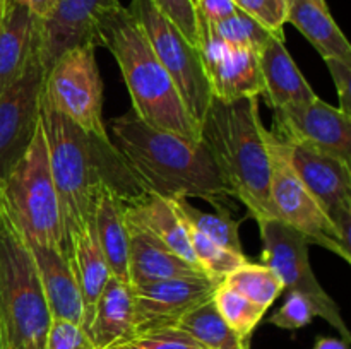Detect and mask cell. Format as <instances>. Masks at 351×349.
Listing matches in <instances>:
<instances>
[{
  "instance_id": "1",
  "label": "cell",
  "mask_w": 351,
  "mask_h": 349,
  "mask_svg": "<svg viewBox=\"0 0 351 349\" xmlns=\"http://www.w3.org/2000/svg\"><path fill=\"white\" fill-rule=\"evenodd\" d=\"M40 116L60 202L67 253L69 240L93 222L96 202L103 192H115L127 205L146 192L130 173L110 137L101 139L79 129L45 99L43 91Z\"/></svg>"
},
{
  "instance_id": "2",
  "label": "cell",
  "mask_w": 351,
  "mask_h": 349,
  "mask_svg": "<svg viewBox=\"0 0 351 349\" xmlns=\"http://www.w3.org/2000/svg\"><path fill=\"white\" fill-rule=\"evenodd\" d=\"M113 146L146 194L168 201L204 198L221 202L230 188L201 139H189L147 125L134 112L113 118Z\"/></svg>"
},
{
  "instance_id": "3",
  "label": "cell",
  "mask_w": 351,
  "mask_h": 349,
  "mask_svg": "<svg viewBox=\"0 0 351 349\" xmlns=\"http://www.w3.org/2000/svg\"><path fill=\"white\" fill-rule=\"evenodd\" d=\"M199 130L232 197L245 205L256 222L276 219L269 194V130L261 120L259 98H213Z\"/></svg>"
},
{
  "instance_id": "4",
  "label": "cell",
  "mask_w": 351,
  "mask_h": 349,
  "mask_svg": "<svg viewBox=\"0 0 351 349\" xmlns=\"http://www.w3.org/2000/svg\"><path fill=\"white\" fill-rule=\"evenodd\" d=\"M98 47H105L119 64L137 118L156 129L201 139L199 125L185 108L177 86L158 60L143 27L122 3L99 21Z\"/></svg>"
},
{
  "instance_id": "5",
  "label": "cell",
  "mask_w": 351,
  "mask_h": 349,
  "mask_svg": "<svg viewBox=\"0 0 351 349\" xmlns=\"http://www.w3.org/2000/svg\"><path fill=\"white\" fill-rule=\"evenodd\" d=\"M50 322L33 252L0 198V332L3 349H45Z\"/></svg>"
},
{
  "instance_id": "6",
  "label": "cell",
  "mask_w": 351,
  "mask_h": 349,
  "mask_svg": "<svg viewBox=\"0 0 351 349\" xmlns=\"http://www.w3.org/2000/svg\"><path fill=\"white\" fill-rule=\"evenodd\" d=\"M0 198L27 245L53 246L65 253L64 221L41 116L29 149L0 183Z\"/></svg>"
},
{
  "instance_id": "7",
  "label": "cell",
  "mask_w": 351,
  "mask_h": 349,
  "mask_svg": "<svg viewBox=\"0 0 351 349\" xmlns=\"http://www.w3.org/2000/svg\"><path fill=\"white\" fill-rule=\"evenodd\" d=\"M127 9L143 27L158 60L177 86L178 94L184 99L192 120L201 127L213 99V92L199 50L189 43L178 27L149 0H132Z\"/></svg>"
},
{
  "instance_id": "8",
  "label": "cell",
  "mask_w": 351,
  "mask_h": 349,
  "mask_svg": "<svg viewBox=\"0 0 351 349\" xmlns=\"http://www.w3.org/2000/svg\"><path fill=\"white\" fill-rule=\"evenodd\" d=\"M95 50L86 44L62 53L45 72L43 96L79 129L108 139L103 120V82Z\"/></svg>"
},
{
  "instance_id": "9",
  "label": "cell",
  "mask_w": 351,
  "mask_h": 349,
  "mask_svg": "<svg viewBox=\"0 0 351 349\" xmlns=\"http://www.w3.org/2000/svg\"><path fill=\"white\" fill-rule=\"evenodd\" d=\"M263 243V263L273 269L283 283L285 293H300L314 303L317 317L324 318L331 327L350 342L351 335L339 307L321 286L311 266V242L305 235L280 219H264L257 222Z\"/></svg>"
},
{
  "instance_id": "10",
  "label": "cell",
  "mask_w": 351,
  "mask_h": 349,
  "mask_svg": "<svg viewBox=\"0 0 351 349\" xmlns=\"http://www.w3.org/2000/svg\"><path fill=\"white\" fill-rule=\"evenodd\" d=\"M271 204L276 219L305 235L311 245H319L351 263V252L343 246L335 224L314 195L307 190L288 163L285 147L269 132Z\"/></svg>"
},
{
  "instance_id": "11",
  "label": "cell",
  "mask_w": 351,
  "mask_h": 349,
  "mask_svg": "<svg viewBox=\"0 0 351 349\" xmlns=\"http://www.w3.org/2000/svg\"><path fill=\"white\" fill-rule=\"evenodd\" d=\"M281 142V140H280ZM288 163L321 204L335 224L343 246L351 252V170L348 161L315 147L297 142H281Z\"/></svg>"
},
{
  "instance_id": "12",
  "label": "cell",
  "mask_w": 351,
  "mask_h": 349,
  "mask_svg": "<svg viewBox=\"0 0 351 349\" xmlns=\"http://www.w3.org/2000/svg\"><path fill=\"white\" fill-rule=\"evenodd\" d=\"M45 70L40 58L0 94V183L26 154L40 127Z\"/></svg>"
},
{
  "instance_id": "13",
  "label": "cell",
  "mask_w": 351,
  "mask_h": 349,
  "mask_svg": "<svg viewBox=\"0 0 351 349\" xmlns=\"http://www.w3.org/2000/svg\"><path fill=\"white\" fill-rule=\"evenodd\" d=\"M219 284L221 281L199 272L134 287L132 335L177 327L184 315L211 300Z\"/></svg>"
},
{
  "instance_id": "14",
  "label": "cell",
  "mask_w": 351,
  "mask_h": 349,
  "mask_svg": "<svg viewBox=\"0 0 351 349\" xmlns=\"http://www.w3.org/2000/svg\"><path fill=\"white\" fill-rule=\"evenodd\" d=\"M273 133L281 142H297L335 154L341 159L351 157V116L319 96L300 106L273 109Z\"/></svg>"
},
{
  "instance_id": "15",
  "label": "cell",
  "mask_w": 351,
  "mask_h": 349,
  "mask_svg": "<svg viewBox=\"0 0 351 349\" xmlns=\"http://www.w3.org/2000/svg\"><path fill=\"white\" fill-rule=\"evenodd\" d=\"M119 5V0H57L48 16L40 19L38 55L43 70L72 48H98L99 21Z\"/></svg>"
},
{
  "instance_id": "16",
  "label": "cell",
  "mask_w": 351,
  "mask_h": 349,
  "mask_svg": "<svg viewBox=\"0 0 351 349\" xmlns=\"http://www.w3.org/2000/svg\"><path fill=\"white\" fill-rule=\"evenodd\" d=\"M199 53L204 64L213 98L237 101L243 98H261L264 81L259 55L245 48H237L199 27Z\"/></svg>"
},
{
  "instance_id": "17",
  "label": "cell",
  "mask_w": 351,
  "mask_h": 349,
  "mask_svg": "<svg viewBox=\"0 0 351 349\" xmlns=\"http://www.w3.org/2000/svg\"><path fill=\"white\" fill-rule=\"evenodd\" d=\"M40 17L17 0H0V94L40 58Z\"/></svg>"
},
{
  "instance_id": "18",
  "label": "cell",
  "mask_w": 351,
  "mask_h": 349,
  "mask_svg": "<svg viewBox=\"0 0 351 349\" xmlns=\"http://www.w3.org/2000/svg\"><path fill=\"white\" fill-rule=\"evenodd\" d=\"M264 98L273 109L300 106L314 99L315 92L285 44V36H273L259 53Z\"/></svg>"
},
{
  "instance_id": "19",
  "label": "cell",
  "mask_w": 351,
  "mask_h": 349,
  "mask_svg": "<svg viewBox=\"0 0 351 349\" xmlns=\"http://www.w3.org/2000/svg\"><path fill=\"white\" fill-rule=\"evenodd\" d=\"M51 318L82 324V296L69 257L60 248L29 245Z\"/></svg>"
},
{
  "instance_id": "20",
  "label": "cell",
  "mask_w": 351,
  "mask_h": 349,
  "mask_svg": "<svg viewBox=\"0 0 351 349\" xmlns=\"http://www.w3.org/2000/svg\"><path fill=\"white\" fill-rule=\"evenodd\" d=\"M127 229H129V283L132 284V287L202 272L199 267L182 259L178 253L149 235L146 229L132 224H127Z\"/></svg>"
},
{
  "instance_id": "21",
  "label": "cell",
  "mask_w": 351,
  "mask_h": 349,
  "mask_svg": "<svg viewBox=\"0 0 351 349\" xmlns=\"http://www.w3.org/2000/svg\"><path fill=\"white\" fill-rule=\"evenodd\" d=\"M134 332V287L112 276L93 310L86 334L96 349H110Z\"/></svg>"
},
{
  "instance_id": "22",
  "label": "cell",
  "mask_w": 351,
  "mask_h": 349,
  "mask_svg": "<svg viewBox=\"0 0 351 349\" xmlns=\"http://www.w3.org/2000/svg\"><path fill=\"white\" fill-rule=\"evenodd\" d=\"M125 221L127 224L146 229L149 235H153L163 245L178 253L182 259L199 267L194 259V253H192L187 229H185L178 212L175 211L171 201L160 197V195L144 194L134 204L125 205Z\"/></svg>"
},
{
  "instance_id": "23",
  "label": "cell",
  "mask_w": 351,
  "mask_h": 349,
  "mask_svg": "<svg viewBox=\"0 0 351 349\" xmlns=\"http://www.w3.org/2000/svg\"><path fill=\"white\" fill-rule=\"evenodd\" d=\"M287 23L297 27L322 60L351 62V44L332 19L326 0H288Z\"/></svg>"
},
{
  "instance_id": "24",
  "label": "cell",
  "mask_w": 351,
  "mask_h": 349,
  "mask_svg": "<svg viewBox=\"0 0 351 349\" xmlns=\"http://www.w3.org/2000/svg\"><path fill=\"white\" fill-rule=\"evenodd\" d=\"M67 257L71 260V266L77 277L79 289L82 296V328L86 331L89 320H91L93 310L101 294L103 287L106 286L112 272L108 269L101 248H99L98 238H96L95 222H89L88 226L75 233L69 240Z\"/></svg>"
},
{
  "instance_id": "25",
  "label": "cell",
  "mask_w": 351,
  "mask_h": 349,
  "mask_svg": "<svg viewBox=\"0 0 351 349\" xmlns=\"http://www.w3.org/2000/svg\"><path fill=\"white\" fill-rule=\"evenodd\" d=\"M125 205L119 194L105 190L96 202L93 222L99 248L112 276L129 283V229L125 222Z\"/></svg>"
},
{
  "instance_id": "26",
  "label": "cell",
  "mask_w": 351,
  "mask_h": 349,
  "mask_svg": "<svg viewBox=\"0 0 351 349\" xmlns=\"http://www.w3.org/2000/svg\"><path fill=\"white\" fill-rule=\"evenodd\" d=\"M177 328L191 335L199 346L213 349H250V342L228 327L215 301L208 300L180 318Z\"/></svg>"
},
{
  "instance_id": "27",
  "label": "cell",
  "mask_w": 351,
  "mask_h": 349,
  "mask_svg": "<svg viewBox=\"0 0 351 349\" xmlns=\"http://www.w3.org/2000/svg\"><path fill=\"white\" fill-rule=\"evenodd\" d=\"M175 211L178 212L182 221L191 228L197 229L209 240L216 242L218 245L225 246V248L232 250V252L243 253L242 240H240L239 228L240 219H233L232 212L221 204V202H215V211L206 212L192 205L187 202V198H177L171 201Z\"/></svg>"
},
{
  "instance_id": "28",
  "label": "cell",
  "mask_w": 351,
  "mask_h": 349,
  "mask_svg": "<svg viewBox=\"0 0 351 349\" xmlns=\"http://www.w3.org/2000/svg\"><path fill=\"white\" fill-rule=\"evenodd\" d=\"M223 284L235 289L252 303L263 307L264 310H269L271 305L285 291L283 283L276 272L264 263H243L230 272L223 279Z\"/></svg>"
},
{
  "instance_id": "29",
  "label": "cell",
  "mask_w": 351,
  "mask_h": 349,
  "mask_svg": "<svg viewBox=\"0 0 351 349\" xmlns=\"http://www.w3.org/2000/svg\"><path fill=\"white\" fill-rule=\"evenodd\" d=\"M213 301H215L223 320L228 324V327L233 332H237L240 337L250 342V335L256 331V327L263 320L267 310L252 303L245 296H242V294L237 293L235 289H232V287L223 283L216 287L215 294H213Z\"/></svg>"
},
{
  "instance_id": "30",
  "label": "cell",
  "mask_w": 351,
  "mask_h": 349,
  "mask_svg": "<svg viewBox=\"0 0 351 349\" xmlns=\"http://www.w3.org/2000/svg\"><path fill=\"white\" fill-rule=\"evenodd\" d=\"M199 27H204L213 36L232 44V47L245 48V50L254 51L257 55L261 53V50L266 47L271 38L276 36L267 27H264L263 24L257 23L254 17L242 12L240 9L221 23L213 24V26L199 23Z\"/></svg>"
},
{
  "instance_id": "31",
  "label": "cell",
  "mask_w": 351,
  "mask_h": 349,
  "mask_svg": "<svg viewBox=\"0 0 351 349\" xmlns=\"http://www.w3.org/2000/svg\"><path fill=\"white\" fill-rule=\"evenodd\" d=\"M185 229H187V236L189 242H191L195 262L201 267L202 272L208 274L213 279H218L223 283V279H225L230 272H233L237 267L249 262L245 253L232 252V250L218 245V243L213 242L208 236H204L202 233H199L197 229L191 228V226L187 224H185Z\"/></svg>"
},
{
  "instance_id": "32",
  "label": "cell",
  "mask_w": 351,
  "mask_h": 349,
  "mask_svg": "<svg viewBox=\"0 0 351 349\" xmlns=\"http://www.w3.org/2000/svg\"><path fill=\"white\" fill-rule=\"evenodd\" d=\"M201 346L177 327L130 335L110 349H199Z\"/></svg>"
},
{
  "instance_id": "33",
  "label": "cell",
  "mask_w": 351,
  "mask_h": 349,
  "mask_svg": "<svg viewBox=\"0 0 351 349\" xmlns=\"http://www.w3.org/2000/svg\"><path fill=\"white\" fill-rule=\"evenodd\" d=\"M317 317L314 303L300 293H287L285 303L269 317V324L283 331H300Z\"/></svg>"
},
{
  "instance_id": "34",
  "label": "cell",
  "mask_w": 351,
  "mask_h": 349,
  "mask_svg": "<svg viewBox=\"0 0 351 349\" xmlns=\"http://www.w3.org/2000/svg\"><path fill=\"white\" fill-rule=\"evenodd\" d=\"M168 21L178 27L189 43L199 50V19L192 0H149Z\"/></svg>"
},
{
  "instance_id": "35",
  "label": "cell",
  "mask_w": 351,
  "mask_h": 349,
  "mask_svg": "<svg viewBox=\"0 0 351 349\" xmlns=\"http://www.w3.org/2000/svg\"><path fill=\"white\" fill-rule=\"evenodd\" d=\"M242 12L263 24L276 36H285L288 0H233Z\"/></svg>"
},
{
  "instance_id": "36",
  "label": "cell",
  "mask_w": 351,
  "mask_h": 349,
  "mask_svg": "<svg viewBox=\"0 0 351 349\" xmlns=\"http://www.w3.org/2000/svg\"><path fill=\"white\" fill-rule=\"evenodd\" d=\"M45 349H96L81 324L51 318L47 332Z\"/></svg>"
},
{
  "instance_id": "37",
  "label": "cell",
  "mask_w": 351,
  "mask_h": 349,
  "mask_svg": "<svg viewBox=\"0 0 351 349\" xmlns=\"http://www.w3.org/2000/svg\"><path fill=\"white\" fill-rule=\"evenodd\" d=\"M324 62L338 91V108L351 116V62L336 60V58H326Z\"/></svg>"
},
{
  "instance_id": "38",
  "label": "cell",
  "mask_w": 351,
  "mask_h": 349,
  "mask_svg": "<svg viewBox=\"0 0 351 349\" xmlns=\"http://www.w3.org/2000/svg\"><path fill=\"white\" fill-rule=\"evenodd\" d=\"M194 5L199 23L208 24V26L228 19L239 10L233 0H195Z\"/></svg>"
},
{
  "instance_id": "39",
  "label": "cell",
  "mask_w": 351,
  "mask_h": 349,
  "mask_svg": "<svg viewBox=\"0 0 351 349\" xmlns=\"http://www.w3.org/2000/svg\"><path fill=\"white\" fill-rule=\"evenodd\" d=\"M17 2H21L23 5H26L27 9H29L36 17L45 19V17L48 16V12L51 10V7L55 5V2H57V0H17Z\"/></svg>"
},
{
  "instance_id": "40",
  "label": "cell",
  "mask_w": 351,
  "mask_h": 349,
  "mask_svg": "<svg viewBox=\"0 0 351 349\" xmlns=\"http://www.w3.org/2000/svg\"><path fill=\"white\" fill-rule=\"evenodd\" d=\"M350 342L339 337H319L312 349H348Z\"/></svg>"
},
{
  "instance_id": "41",
  "label": "cell",
  "mask_w": 351,
  "mask_h": 349,
  "mask_svg": "<svg viewBox=\"0 0 351 349\" xmlns=\"http://www.w3.org/2000/svg\"><path fill=\"white\" fill-rule=\"evenodd\" d=\"M0 349H3V341H2V332H0Z\"/></svg>"
},
{
  "instance_id": "42",
  "label": "cell",
  "mask_w": 351,
  "mask_h": 349,
  "mask_svg": "<svg viewBox=\"0 0 351 349\" xmlns=\"http://www.w3.org/2000/svg\"><path fill=\"white\" fill-rule=\"evenodd\" d=\"M199 349H213V348H202V346H201V348H199Z\"/></svg>"
},
{
  "instance_id": "43",
  "label": "cell",
  "mask_w": 351,
  "mask_h": 349,
  "mask_svg": "<svg viewBox=\"0 0 351 349\" xmlns=\"http://www.w3.org/2000/svg\"><path fill=\"white\" fill-rule=\"evenodd\" d=\"M192 2H195V0H192Z\"/></svg>"
}]
</instances>
